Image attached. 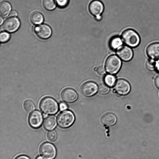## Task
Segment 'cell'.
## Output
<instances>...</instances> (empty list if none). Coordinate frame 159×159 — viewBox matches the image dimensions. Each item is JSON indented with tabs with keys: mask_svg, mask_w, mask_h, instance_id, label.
I'll list each match as a JSON object with an SVG mask.
<instances>
[{
	"mask_svg": "<svg viewBox=\"0 0 159 159\" xmlns=\"http://www.w3.org/2000/svg\"><path fill=\"white\" fill-rule=\"evenodd\" d=\"M40 107L42 111L47 115L55 114L59 109L57 102L53 98L50 97L44 98L41 100Z\"/></svg>",
	"mask_w": 159,
	"mask_h": 159,
	"instance_id": "1",
	"label": "cell"
},
{
	"mask_svg": "<svg viewBox=\"0 0 159 159\" xmlns=\"http://www.w3.org/2000/svg\"><path fill=\"white\" fill-rule=\"evenodd\" d=\"M122 39L128 46L135 48L139 44L140 36L138 33L132 29H127L124 30L121 35Z\"/></svg>",
	"mask_w": 159,
	"mask_h": 159,
	"instance_id": "2",
	"label": "cell"
},
{
	"mask_svg": "<svg viewBox=\"0 0 159 159\" xmlns=\"http://www.w3.org/2000/svg\"><path fill=\"white\" fill-rule=\"evenodd\" d=\"M75 120V116L72 112L69 110H64L58 115L57 123L60 127L66 128L71 125Z\"/></svg>",
	"mask_w": 159,
	"mask_h": 159,
	"instance_id": "3",
	"label": "cell"
},
{
	"mask_svg": "<svg viewBox=\"0 0 159 159\" xmlns=\"http://www.w3.org/2000/svg\"><path fill=\"white\" fill-rule=\"evenodd\" d=\"M121 62L119 57L116 55H112L107 59L105 64V69L107 73L112 75L117 73L120 70Z\"/></svg>",
	"mask_w": 159,
	"mask_h": 159,
	"instance_id": "4",
	"label": "cell"
},
{
	"mask_svg": "<svg viewBox=\"0 0 159 159\" xmlns=\"http://www.w3.org/2000/svg\"><path fill=\"white\" fill-rule=\"evenodd\" d=\"M41 155L45 159H53L56 155V150L52 144L44 143L40 146L39 149Z\"/></svg>",
	"mask_w": 159,
	"mask_h": 159,
	"instance_id": "5",
	"label": "cell"
},
{
	"mask_svg": "<svg viewBox=\"0 0 159 159\" xmlns=\"http://www.w3.org/2000/svg\"><path fill=\"white\" fill-rule=\"evenodd\" d=\"M104 5L102 2L99 0H93L89 3V10L90 13L96 16L98 20L101 18V14L104 10Z\"/></svg>",
	"mask_w": 159,
	"mask_h": 159,
	"instance_id": "6",
	"label": "cell"
},
{
	"mask_svg": "<svg viewBox=\"0 0 159 159\" xmlns=\"http://www.w3.org/2000/svg\"><path fill=\"white\" fill-rule=\"evenodd\" d=\"M115 92L120 95H125L130 92L131 87L129 83L124 79H119L116 82L114 87Z\"/></svg>",
	"mask_w": 159,
	"mask_h": 159,
	"instance_id": "7",
	"label": "cell"
},
{
	"mask_svg": "<svg viewBox=\"0 0 159 159\" xmlns=\"http://www.w3.org/2000/svg\"><path fill=\"white\" fill-rule=\"evenodd\" d=\"M20 22L19 19L15 17H10L4 22L2 27L5 30L10 33L14 32L19 28Z\"/></svg>",
	"mask_w": 159,
	"mask_h": 159,
	"instance_id": "8",
	"label": "cell"
},
{
	"mask_svg": "<svg viewBox=\"0 0 159 159\" xmlns=\"http://www.w3.org/2000/svg\"><path fill=\"white\" fill-rule=\"evenodd\" d=\"M80 90L84 96L90 97L96 94L98 90V86L93 82H88L81 86Z\"/></svg>",
	"mask_w": 159,
	"mask_h": 159,
	"instance_id": "9",
	"label": "cell"
},
{
	"mask_svg": "<svg viewBox=\"0 0 159 159\" xmlns=\"http://www.w3.org/2000/svg\"><path fill=\"white\" fill-rule=\"evenodd\" d=\"M43 121V116L39 111L35 110L30 115L28 121L30 126L35 129L38 128L41 125Z\"/></svg>",
	"mask_w": 159,
	"mask_h": 159,
	"instance_id": "10",
	"label": "cell"
},
{
	"mask_svg": "<svg viewBox=\"0 0 159 159\" xmlns=\"http://www.w3.org/2000/svg\"><path fill=\"white\" fill-rule=\"evenodd\" d=\"M34 31L37 36L42 39H46L51 36L52 31L50 27L45 24H42L35 27Z\"/></svg>",
	"mask_w": 159,
	"mask_h": 159,
	"instance_id": "11",
	"label": "cell"
},
{
	"mask_svg": "<svg viewBox=\"0 0 159 159\" xmlns=\"http://www.w3.org/2000/svg\"><path fill=\"white\" fill-rule=\"evenodd\" d=\"M117 54L121 59L125 61H130L133 56L132 49L126 46H122L117 49Z\"/></svg>",
	"mask_w": 159,
	"mask_h": 159,
	"instance_id": "12",
	"label": "cell"
},
{
	"mask_svg": "<svg viewBox=\"0 0 159 159\" xmlns=\"http://www.w3.org/2000/svg\"><path fill=\"white\" fill-rule=\"evenodd\" d=\"M61 97L62 100L66 102L71 103L75 101L78 98V95L74 89L66 88L62 92Z\"/></svg>",
	"mask_w": 159,
	"mask_h": 159,
	"instance_id": "13",
	"label": "cell"
},
{
	"mask_svg": "<svg viewBox=\"0 0 159 159\" xmlns=\"http://www.w3.org/2000/svg\"><path fill=\"white\" fill-rule=\"evenodd\" d=\"M147 56L151 59H159V43L155 42L149 44L146 50Z\"/></svg>",
	"mask_w": 159,
	"mask_h": 159,
	"instance_id": "14",
	"label": "cell"
},
{
	"mask_svg": "<svg viewBox=\"0 0 159 159\" xmlns=\"http://www.w3.org/2000/svg\"><path fill=\"white\" fill-rule=\"evenodd\" d=\"M117 120L116 116L112 113L107 112L104 114L101 117V123L104 125L110 126L114 125Z\"/></svg>",
	"mask_w": 159,
	"mask_h": 159,
	"instance_id": "15",
	"label": "cell"
},
{
	"mask_svg": "<svg viewBox=\"0 0 159 159\" xmlns=\"http://www.w3.org/2000/svg\"><path fill=\"white\" fill-rule=\"evenodd\" d=\"M11 9V6L9 2L4 1L0 3V14L3 17L7 16L10 13Z\"/></svg>",
	"mask_w": 159,
	"mask_h": 159,
	"instance_id": "16",
	"label": "cell"
},
{
	"mask_svg": "<svg viewBox=\"0 0 159 159\" xmlns=\"http://www.w3.org/2000/svg\"><path fill=\"white\" fill-rule=\"evenodd\" d=\"M56 125V118L53 116L47 117L43 122L44 128L47 130H51L54 129Z\"/></svg>",
	"mask_w": 159,
	"mask_h": 159,
	"instance_id": "17",
	"label": "cell"
},
{
	"mask_svg": "<svg viewBox=\"0 0 159 159\" xmlns=\"http://www.w3.org/2000/svg\"><path fill=\"white\" fill-rule=\"evenodd\" d=\"M30 22L35 25L40 24L43 20V15L38 11H34L32 12L30 16Z\"/></svg>",
	"mask_w": 159,
	"mask_h": 159,
	"instance_id": "18",
	"label": "cell"
},
{
	"mask_svg": "<svg viewBox=\"0 0 159 159\" xmlns=\"http://www.w3.org/2000/svg\"><path fill=\"white\" fill-rule=\"evenodd\" d=\"M122 42L121 39L118 36L113 37L110 40L109 45L112 50L118 49L122 46Z\"/></svg>",
	"mask_w": 159,
	"mask_h": 159,
	"instance_id": "19",
	"label": "cell"
},
{
	"mask_svg": "<svg viewBox=\"0 0 159 159\" xmlns=\"http://www.w3.org/2000/svg\"><path fill=\"white\" fill-rule=\"evenodd\" d=\"M43 5L44 8L48 11L53 10L56 6L54 0H43Z\"/></svg>",
	"mask_w": 159,
	"mask_h": 159,
	"instance_id": "20",
	"label": "cell"
},
{
	"mask_svg": "<svg viewBox=\"0 0 159 159\" xmlns=\"http://www.w3.org/2000/svg\"><path fill=\"white\" fill-rule=\"evenodd\" d=\"M23 107L25 110L28 112L32 111L35 108L34 103L30 100H26L24 102Z\"/></svg>",
	"mask_w": 159,
	"mask_h": 159,
	"instance_id": "21",
	"label": "cell"
},
{
	"mask_svg": "<svg viewBox=\"0 0 159 159\" xmlns=\"http://www.w3.org/2000/svg\"><path fill=\"white\" fill-rule=\"evenodd\" d=\"M104 80L105 83L107 86L112 87L115 84L116 79L113 75H107L105 77Z\"/></svg>",
	"mask_w": 159,
	"mask_h": 159,
	"instance_id": "22",
	"label": "cell"
},
{
	"mask_svg": "<svg viewBox=\"0 0 159 159\" xmlns=\"http://www.w3.org/2000/svg\"><path fill=\"white\" fill-rule=\"evenodd\" d=\"M99 93L102 94H106L109 91V88L106 84L102 83L99 84L98 86Z\"/></svg>",
	"mask_w": 159,
	"mask_h": 159,
	"instance_id": "23",
	"label": "cell"
},
{
	"mask_svg": "<svg viewBox=\"0 0 159 159\" xmlns=\"http://www.w3.org/2000/svg\"><path fill=\"white\" fill-rule=\"evenodd\" d=\"M146 67L149 70H153L156 68V61L152 59L148 60L146 63Z\"/></svg>",
	"mask_w": 159,
	"mask_h": 159,
	"instance_id": "24",
	"label": "cell"
},
{
	"mask_svg": "<svg viewBox=\"0 0 159 159\" xmlns=\"http://www.w3.org/2000/svg\"><path fill=\"white\" fill-rule=\"evenodd\" d=\"M47 138L48 140L50 142H54L57 138V134L55 131L51 130L47 133Z\"/></svg>",
	"mask_w": 159,
	"mask_h": 159,
	"instance_id": "25",
	"label": "cell"
},
{
	"mask_svg": "<svg viewBox=\"0 0 159 159\" xmlns=\"http://www.w3.org/2000/svg\"><path fill=\"white\" fill-rule=\"evenodd\" d=\"M10 37L9 34L6 32H2L0 33V39L1 42L5 43L7 41Z\"/></svg>",
	"mask_w": 159,
	"mask_h": 159,
	"instance_id": "26",
	"label": "cell"
},
{
	"mask_svg": "<svg viewBox=\"0 0 159 159\" xmlns=\"http://www.w3.org/2000/svg\"><path fill=\"white\" fill-rule=\"evenodd\" d=\"M56 1L58 6L63 8L68 5L69 0H56Z\"/></svg>",
	"mask_w": 159,
	"mask_h": 159,
	"instance_id": "27",
	"label": "cell"
},
{
	"mask_svg": "<svg viewBox=\"0 0 159 159\" xmlns=\"http://www.w3.org/2000/svg\"><path fill=\"white\" fill-rule=\"evenodd\" d=\"M97 73L99 75H103L105 74L106 71L104 67L102 66L98 67L96 70Z\"/></svg>",
	"mask_w": 159,
	"mask_h": 159,
	"instance_id": "28",
	"label": "cell"
},
{
	"mask_svg": "<svg viewBox=\"0 0 159 159\" xmlns=\"http://www.w3.org/2000/svg\"><path fill=\"white\" fill-rule=\"evenodd\" d=\"M154 84L156 87L159 89V75L157 76L154 80Z\"/></svg>",
	"mask_w": 159,
	"mask_h": 159,
	"instance_id": "29",
	"label": "cell"
},
{
	"mask_svg": "<svg viewBox=\"0 0 159 159\" xmlns=\"http://www.w3.org/2000/svg\"><path fill=\"white\" fill-rule=\"evenodd\" d=\"M60 109L61 111H64L67 108L66 104L64 103H61L60 104Z\"/></svg>",
	"mask_w": 159,
	"mask_h": 159,
	"instance_id": "30",
	"label": "cell"
},
{
	"mask_svg": "<svg viewBox=\"0 0 159 159\" xmlns=\"http://www.w3.org/2000/svg\"><path fill=\"white\" fill-rule=\"evenodd\" d=\"M15 159H30L29 158L25 155H20L16 157Z\"/></svg>",
	"mask_w": 159,
	"mask_h": 159,
	"instance_id": "31",
	"label": "cell"
},
{
	"mask_svg": "<svg viewBox=\"0 0 159 159\" xmlns=\"http://www.w3.org/2000/svg\"><path fill=\"white\" fill-rule=\"evenodd\" d=\"M156 70L159 72V59L156 61Z\"/></svg>",
	"mask_w": 159,
	"mask_h": 159,
	"instance_id": "32",
	"label": "cell"
},
{
	"mask_svg": "<svg viewBox=\"0 0 159 159\" xmlns=\"http://www.w3.org/2000/svg\"><path fill=\"white\" fill-rule=\"evenodd\" d=\"M17 15V12L14 10L12 11L10 13V15L11 16H16Z\"/></svg>",
	"mask_w": 159,
	"mask_h": 159,
	"instance_id": "33",
	"label": "cell"
},
{
	"mask_svg": "<svg viewBox=\"0 0 159 159\" xmlns=\"http://www.w3.org/2000/svg\"><path fill=\"white\" fill-rule=\"evenodd\" d=\"M0 25H1L3 22V20L1 17H0Z\"/></svg>",
	"mask_w": 159,
	"mask_h": 159,
	"instance_id": "34",
	"label": "cell"
},
{
	"mask_svg": "<svg viewBox=\"0 0 159 159\" xmlns=\"http://www.w3.org/2000/svg\"><path fill=\"white\" fill-rule=\"evenodd\" d=\"M36 159H44L43 157L41 156L38 157Z\"/></svg>",
	"mask_w": 159,
	"mask_h": 159,
	"instance_id": "35",
	"label": "cell"
}]
</instances>
